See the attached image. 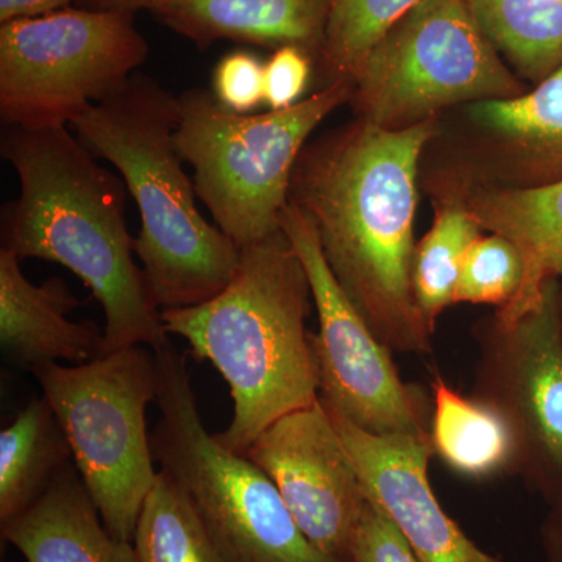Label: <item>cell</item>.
Listing matches in <instances>:
<instances>
[{
	"label": "cell",
	"instance_id": "1",
	"mask_svg": "<svg viewBox=\"0 0 562 562\" xmlns=\"http://www.w3.org/2000/svg\"><path fill=\"white\" fill-rule=\"evenodd\" d=\"M431 135V120L405 128L362 120L303 149L290 194L373 335L417 357L431 353L435 336L413 292L417 165Z\"/></svg>",
	"mask_w": 562,
	"mask_h": 562
},
{
	"label": "cell",
	"instance_id": "2",
	"mask_svg": "<svg viewBox=\"0 0 562 562\" xmlns=\"http://www.w3.org/2000/svg\"><path fill=\"white\" fill-rule=\"evenodd\" d=\"M3 160L20 179V198L2 213V249L58 262L101 303L103 355L169 342L161 308L133 258L124 180L106 171L68 125L7 127Z\"/></svg>",
	"mask_w": 562,
	"mask_h": 562
},
{
	"label": "cell",
	"instance_id": "3",
	"mask_svg": "<svg viewBox=\"0 0 562 562\" xmlns=\"http://www.w3.org/2000/svg\"><path fill=\"white\" fill-rule=\"evenodd\" d=\"M312 286L283 231L241 250L238 271L216 297L162 310L165 330L190 344L192 357L224 376L231 424L216 435L246 454L262 431L319 401L316 361L306 330Z\"/></svg>",
	"mask_w": 562,
	"mask_h": 562
},
{
	"label": "cell",
	"instance_id": "4",
	"mask_svg": "<svg viewBox=\"0 0 562 562\" xmlns=\"http://www.w3.org/2000/svg\"><path fill=\"white\" fill-rule=\"evenodd\" d=\"M179 121V98L136 72L70 124L95 157L120 171L135 199L140 231L133 250L161 312L216 297L241 260L236 244L195 205L194 181L177 146Z\"/></svg>",
	"mask_w": 562,
	"mask_h": 562
},
{
	"label": "cell",
	"instance_id": "5",
	"mask_svg": "<svg viewBox=\"0 0 562 562\" xmlns=\"http://www.w3.org/2000/svg\"><path fill=\"white\" fill-rule=\"evenodd\" d=\"M351 95L353 83L336 80L290 109L261 114L233 113L203 88L179 95L181 158L194 171L195 192L214 225L239 250L281 231L306 139Z\"/></svg>",
	"mask_w": 562,
	"mask_h": 562
},
{
	"label": "cell",
	"instance_id": "6",
	"mask_svg": "<svg viewBox=\"0 0 562 562\" xmlns=\"http://www.w3.org/2000/svg\"><path fill=\"white\" fill-rule=\"evenodd\" d=\"M157 361L161 419L155 460L188 491L224 562H336L305 538L276 484L203 425L187 355L168 342Z\"/></svg>",
	"mask_w": 562,
	"mask_h": 562
},
{
	"label": "cell",
	"instance_id": "7",
	"mask_svg": "<svg viewBox=\"0 0 562 562\" xmlns=\"http://www.w3.org/2000/svg\"><path fill=\"white\" fill-rule=\"evenodd\" d=\"M33 375L60 422L106 530L133 542L158 475L146 419L147 406L157 401L154 351L128 347L85 364L43 366Z\"/></svg>",
	"mask_w": 562,
	"mask_h": 562
},
{
	"label": "cell",
	"instance_id": "8",
	"mask_svg": "<svg viewBox=\"0 0 562 562\" xmlns=\"http://www.w3.org/2000/svg\"><path fill=\"white\" fill-rule=\"evenodd\" d=\"M149 57L135 11L68 9L0 22V117L61 127L121 90Z\"/></svg>",
	"mask_w": 562,
	"mask_h": 562
},
{
	"label": "cell",
	"instance_id": "9",
	"mask_svg": "<svg viewBox=\"0 0 562 562\" xmlns=\"http://www.w3.org/2000/svg\"><path fill=\"white\" fill-rule=\"evenodd\" d=\"M519 91L465 0H422L353 77L362 117L384 128L412 127L443 106L513 99Z\"/></svg>",
	"mask_w": 562,
	"mask_h": 562
},
{
	"label": "cell",
	"instance_id": "10",
	"mask_svg": "<svg viewBox=\"0 0 562 562\" xmlns=\"http://www.w3.org/2000/svg\"><path fill=\"white\" fill-rule=\"evenodd\" d=\"M280 227L301 258L319 333H310L321 401L361 430L430 438L431 409L420 387L403 382L392 351L362 319L333 276L312 217L288 203Z\"/></svg>",
	"mask_w": 562,
	"mask_h": 562
},
{
	"label": "cell",
	"instance_id": "11",
	"mask_svg": "<svg viewBox=\"0 0 562 562\" xmlns=\"http://www.w3.org/2000/svg\"><path fill=\"white\" fill-rule=\"evenodd\" d=\"M473 395L501 414L517 447L516 473L552 503L562 492V283L519 316L476 330Z\"/></svg>",
	"mask_w": 562,
	"mask_h": 562
},
{
	"label": "cell",
	"instance_id": "12",
	"mask_svg": "<svg viewBox=\"0 0 562 562\" xmlns=\"http://www.w3.org/2000/svg\"><path fill=\"white\" fill-rule=\"evenodd\" d=\"M244 457L276 484L321 553L349 561L368 494L321 397L273 422Z\"/></svg>",
	"mask_w": 562,
	"mask_h": 562
},
{
	"label": "cell",
	"instance_id": "13",
	"mask_svg": "<svg viewBox=\"0 0 562 562\" xmlns=\"http://www.w3.org/2000/svg\"><path fill=\"white\" fill-rule=\"evenodd\" d=\"M366 494L383 509L419 562H503L484 552L442 508L428 465L431 438L361 430L327 403Z\"/></svg>",
	"mask_w": 562,
	"mask_h": 562
},
{
	"label": "cell",
	"instance_id": "14",
	"mask_svg": "<svg viewBox=\"0 0 562 562\" xmlns=\"http://www.w3.org/2000/svg\"><path fill=\"white\" fill-rule=\"evenodd\" d=\"M79 299L61 279L33 284L21 258L0 249V344L9 360L35 371L69 361L85 364L103 357V330L95 322H74Z\"/></svg>",
	"mask_w": 562,
	"mask_h": 562
},
{
	"label": "cell",
	"instance_id": "15",
	"mask_svg": "<svg viewBox=\"0 0 562 562\" xmlns=\"http://www.w3.org/2000/svg\"><path fill=\"white\" fill-rule=\"evenodd\" d=\"M331 0H160L150 13L199 49L227 40L322 49Z\"/></svg>",
	"mask_w": 562,
	"mask_h": 562
},
{
	"label": "cell",
	"instance_id": "16",
	"mask_svg": "<svg viewBox=\"0 0 562 562\" xmlns=\"http://www.w3.org/2000/svg\"><path fill=\"white\" fill-rule=\"evenodd\" d=\"M0 528L25 562H138L133 542L106 530L74 461L31 509Z\"/></svg>",
	"mask_w": 562,
	"mask_h": 562
},
{
	"label": "cell",
	"instance_id": "17",
	"mask_svg": "<svg viewBox=\"0 0 562 562\" xmlns=\"http://www.w3.org/2000/svg\"><path fill=\"white\" fill-rule=\"evenodd\" d=\"M471 213L483 228L516 244L527 260L522 294L502 312H527L541 299L547 281L562 283V179L541 187L483 192L473 199Z\"/></svg>",
	"mask_w": 562,
	"mask_h": 562
},
{
	"label": "cell",
	"instance_id": "18",
	"mask_svg": "<svg viewBox=\"0 0 562 562\" xmlns=\"http://www.w3.org/2000/svg\"><path fill=\"white\" fill-rule=\"evenodd\" d=\"M431 390L432 450L452 471L472 480L516 473V441L501 414L464 397L442 376L432 380Z\"/></svg>",
	"mask_w": 562,
	"mask_h": 562
},
{
	"label": "cell",
	"instance_id": "19",
	"mask_svg": "<svg viewBox=\"0 0 562 562\" xmlns=\"http://www.w3.org/2000/svg\"><path fill=\"white\" fill-rule=\"evenodd\" d=\"M72 460L47 398H33L0 432V525L31 509Z\"/></svg>",
	"mask_w": 562,
	"mask_h": 562
},
{
	"label": "cell",
	"instance_id": "20",
	"mask_svg": "<svg viewBox=\"0 0 562 562\" xmlns=\"http://www.w3.org/2000/svg\"><path fill=\"white\" fill-rule=\"evenodd\" d=\"M492 46L522 76L549 79L562 66V0H465Z\"/></svg>",
	"mask_w": 562,
	"mask_h": 562
},
{
	"label": "cell",
	"instance_id": "21",
	"mask_svg": "<svg viewBox=\"0 0 562 562\" xmlns=\"http://www.w3.org/2000/svg\"><path fill=\"white\" fill-rule=\"evenodd\" d=\"M133 547L138 562H224L190 494L162 469L140 509Z\"/></svg>",
	"mask_w": 562,
	"mask_h": 562
},
{
	"label": "cell",
	"instance_id": "22",
	"mask_svg": "<svg viewBox=\"0 0 562 562\" xmlns=\"http://www.w3.org/2000/svg\"><path fill=\"white\" fill-rule=\"evenodd\" d=\"M473 116L530 158L539 171L562 179V66L530 94L476 102ZM552 181V183H553Z\"/></svg>",
	"mask_w": 562,
	"mask_h": 562
},
{
	"label": "cell",
	"instance_id": "23",
	"mask_svg": "<svg viewBox=\"0 0 562 562\" xmlns=\"http://www.w3.org/2000/svg\"><path fill=\"white\" fill-rule=\"evenodd\" d=\"M480 228L471 210L446 206L414 251V299L432 335L438 317L454 303L462 262L480 238Z\"/></svg>",
	"mask_w": 562,
	"mask_h": 562
},
{
	"label": "cell",
	"instance_id": "24",
	"mask_svg": "<svg viewBox=\"0 0 562 562\" xmlns=\"http://www.w3.org/2000/svg\"><path fill=\"white\" fill-rule=\"evenodd\" d=\"M422 0H331L319 52L336 80L353 83L362 61L375 44Z\"/></svg>",
	"mask_w": 562,
	"mask_h": 562
},
{
	"label": "cell",
	"instance_id": "25",
	"mask_svg": "<svg viewBox=\"0 0 562 562\" xmlns=\"http://www.w3.org/2000/svg\"><path fill=\"white\" fill-rule=\"evenodd\" d=\"M528 279L524 251L505 236L492 233L472 244L462 262L454 303L512 305L522 294Z\"/></svg>",
	"mask_w": 562,
	"mask_h": 562
},
{
	"label": "cell",
	"instance_id": "26",
	"mask_svg": "<svg viewBox=\"0 0 562 562\" xmlns=\"http://www.w3.org/2000/svg\"><path fill=\"white\" fill-rule=\"evenodd\" d=\"M213 94L233 113L250 114L265 102V65L250 52H231L214 68Z\"/></svg>",
	"mask_w": 562,
	"mask_h": 562
},
{
	"label": "cell",
	"instance_id": "27",
	"mask_svg": "<svg viewBox=\"0 0 562 562\" xmlns=\"http://www.w3.org/2000/svg\"><path fill=\"white\" fill-rule=\"evenodd\" d=\"M347 562H419L379 505L368 497Z\"/></svg>",
	"mask_w": 562,
	"mask_h": 562
},
{
	"label": "cell",
	"instance_id": "28",
	"mask_svg": "<svg viewBox=\"0 0 562 562\" xmlns=\"http://www.w3.org/2000/svg\"><path fill=\"white\" fill-rule=\"evenodd\" d=\"M312 60L305 50L284 46L273 52L265 65V102L271 110H284L303 101Z\"/></svg>",
	"mask_w": 562,
	"mask_h": 562
},
{
	"label": "cell",
	"instance_id": "29",
	"mask_svg": "<svg viewBox=\"0 0 562 562\" xmlns=\"http://www.w3.org/2000/svg\"><path fill=\"white\" fill-rule=\"evenodd\" d=\"M74 2L95 3V0H0V22L41 16L52 11L68 9Z\"/></svg>",
	"mask_w": 562,
	"mask_h": 562
},
{
	"label": "cell",
	"instance_id": "30",
	"mask_svg": "<svg viewBox=\"0 0 562 562\" xmlns=\"http://www.w3.org/2000/svg\"><path fill=\"white\" fill-rule=\"evenodd\" d=\"M541 525V543L547 562H562V492L552 503Z\"/></svg>",
	"mask_w": 562,
	"mask_h": 562
},
{
	"label": "cell",
	"instance_id": "31",
	"mask_svg": "<svg viewBox=\"0 0 562 562\" xmlns=\"http://www.w3.org/2000/svg\"><path fill=\"white\" fill-rule=\"evenodd\" d=\"M160 0H95L94 5L98 9H113V10H149L151 7L157 5Z\"/></svg>",
	"mask_w": 562,
	"mask_h": 562
},
{
	"label": "cell",
	"instance_id": "32",
	"mask_svg": "<svg viewBox=\"0 0 562 562\" xmlns=\"http://www.w3.org/2000/svg\"><path fill=\"white\" fill-rule=\"evenodd\" d=\"M5 562H14V561H5Z\"/></svg>",
	"mask_w": 562,
	"mask_h": 562
}]
</instances>
